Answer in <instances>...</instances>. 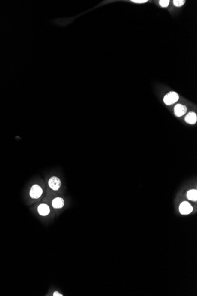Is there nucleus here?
I'll list each match as a JSON object with an SVG mask.
<instances>
[{"label": "nucleus", "mask_w": 197, "mask_h": 296, "mask_svg": "<svg viewBox=\"0 0 197 296\" xmlns=\"http://www.w3.org/2000/svg\"><path fill=\"white\" fill-rule=\"evenodd\" d=\"M61 185V180L57 177L53 176L51 177L49 181V185L51 189L54 191H58Z\"/></svg>", "instance_id": "3"}, {"label": "nucleus", "mask_w": 197, "mask_h": 296, "mask_svg": "<svg viewBox=\"0 0 197 296\" xmlns=\"http://www.w3.org/2000/svg\"><path fill=\"white\" fill-rule=\"evenodd\" d=\"M169 3V0H161L160 1V4L162 7H166Z\"/></svg>", "instance_id": "11"}, {"label": "nucleus", "mask_w": 197, "mask_h": 296, "mask_svg": "<svg viewBox=\"0 0 197 296\" xmlns=\"http://www.w3.org/2000/svg\"><path fill=\"white\" fill-rule=\"evenodd\" d=\"M187 198L193 201H197V190H190L187 192Z\"/></svg>", "instance_id": "9"}, {"label": "nucleus", "mask_w": 197, "mask_h": 296, "mask_svg": "<svg viewBox=\"0 0 197 296\" xmlns=\"http://www.w3.org/2000/svg\"><path fill=\"white\" fill-rule=\"evenodd\" d=\"M179 210L182 215H188L193 212V208L188 202L185 201L179 205Z\"/></svg>", "instance_id": "2"}, {"label": "nucleus", "mask_w": 197, "mask_h": 296, "mask_svg": "<svg viewBox=\"0 0 197 296\" xmlns=\"http://www.w3.org/2000/svg\"><path fill=\"white\" fill-rule=\"evenodd\" d=\"M185 121L190 124H196L197 121V117L196 114L193 112H191L188 113L185 118Z\"/></svg>", "instance_id": "6"}, {"label": "nucleus", "mask_w": 197, "mask_h": 296, "mask_svg": "<svg viewBox=\"0 0 197 296\" xmlns=\"http://www.w3.org/2000/svg\"><path fill=\"white\" fill-rule=\"evenodd\" d=\"M185 1L184 0H174L173 3L176 7H181L185 4Z\"/></svg>", "instance_id": "10"}, {"label": "nucleus", "mask_w": 197, "mask_h": 296, "mask_svg": "<svg viewBox=\"0 0 197 296\" xmlns=\"http://www.w3.org/2000/svg\"><path fill=\"white\" fill-rule=\"evenodd\" d=\"M53 296H63V295L60 293H59L58 291H55L54 293H53Z\"/></svg>", "instance_id": "13"}, {"label": "nucleus", "mask_w": 197, "mask_h": 296, "mask_svg": "<svg viewBox=\"0 0 197 296\" xmlns=\"http://www.w3.org/2000/svg\"><path fill=\"white\" fill-rule=\"evenodd\" d=\"M64 205V200L61 197L55 198L52 202V205L54 208L60 209L63 207Z\"/></svg>", "instance_id": "8"}, {"label": "nucleus", "mask_w": 197, "mask_h": 296, "mask_svg": "<svg viewBox=\"0 0 197 296\" xmlns=\"http://www.w3.org/2000/svg\"><path fill=\"white\" fill-rule=\"evenodd\" d=\"M43 193V190L40 186L38 185H35L32 186L30 190V197L33 199H38L39 198Z\"/></svg>", "instance_id": "4"}, {"label": "nucleus", "mask_w": 197, "mask_h": 296, "mask_svg": "<svg viewBox=\"0 0 197 296\" xmlns=\"http://www.w3.org/2000/svg\"><path fill=\"white\" fill-rule=\"evenodd\" d=\"M178 99L179 96L177 93L175 92H170L165 96L163 98V102L165 104L170 105L175 103L178 100Z\"/></svg>", "instance_id": "1"}, {"label": "nucleus", "mask_w": 197, "mask_h": 296, "mask_svg": "<svg viewBox=\"0 0 197 296\" xmlns=\"http://www.w3.org/2000/svg\"><path fill=\"white\" fill-rule=\"evenodd\" d=\"M132 2H134L135 3L141 4V3H145V2H147V0H133Z\"/></svg>", "instance_id": "12"}, {"label": "nucleus", "mask_w": 197, "mask_h": 296, "mask_svg": "<svg viewBox=\"0 0 197 296\" xmlns=\"http://www.w3.org/2000/svg\"><path fill=\"white\" fill-rule=\"evenodd\" d=\"M187 109L185 105L177 104L174 108V113L178 117L183 116L187 112Z\"/></svg>", "instance_id": "5"}, {"label": "nucleus", "mask_w": 197, "mask_h": 296, "mask_svg": "<svg viewBox=\"0 0 197 296\" xmlns=\"http://www.w3.org/2000/svg\"><path fill=\"white\" fill-rule=\"evenodd\" d=\"M50 208L48 205L46 204H41L38 207V212L40 215L42 216H46L50 213Z\"/></svg>", "instance_id": "7"}]
</instances>
